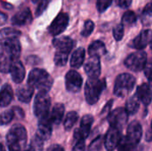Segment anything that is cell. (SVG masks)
Masks as SVG:
<instances>
[{"mask_svg": "<svg viewBox=\"0 0 152 151\" xmlns=\"http://www.w3.org/2000/svg\"><path fill=\"white\" fill-rule=\"evenodd\" d=\"M51 107V98L46 92H39L34 101V114L37 117L41 118L49 114Z\"/></svg>", "mask_w": 152, "mask_h": 151, "instance_id": "cell-6", "label": "cell"}, {"mask_svg": "<svg viewBox=\"0 0 152 151\" xmlns=\"http://www.w3.org/2000/svg\"><path fill=\"white\" fill-rule=\"evenodd\" d=\"M75 145L72 149V151H85L86 150V143L85 139L79 138L75 140Z\"/></svg>", "mask_w": 152, "mask_h": 151, "instance_id": "cell-39", "label": "cell"}, {"mask_svg": "<svg viewBox=\"0 0 152 151\" xmlns=\"http://www.w3.org/2000/svg\"><path fill=\"white\" fill-rule=\"evenodd\" d=\"M136 80L134 76L128 73H123L117 77L114 85V94L123 98L126 96L135 86Z\"/></svg>", "mask_w": 152, "mask_h": 151, "instance_id": "cell-4", "label": "cell"}, {"mask_svg": "<svg viewBox=\"0 0 152 151\" xmlns=\"http://www.w3.org/2000/svg\"><path fill=\"white\" fill-rule=\"evenodd\" d=\"M38 1H39V0H32V2H33V3H37Z\"/></svg>", "mask_w": 152, "mask_h": 151, "instance_id": "cell-48", "label": "cell"}, {"mask_svg": "<svg viewBox=\"0 0 152 151\" xmlns=\"http://www.w3.org/2000/svg\"><path fill=\"white\" fill-rule=\"evenodd\" d=\"M94 120V117L92 115H85L81 118L79 128L75 130L74 136H73L74 140H77V139H79V138L86 139L90 133Z\"/></svg>", "mask_w": 152, "mask_h": 151, "instance_id": "cell-12", "label": "cell"}, {"mask_svg": "<svg viewBox=\"0 0 152 151\" xmlns=\"http://www.w3.org/2000/svg\"><path fill=\"white\" fill-rule=\"evenodd\" d=\"M13 99V91L9 84H4L0 89V107H7Z\"/></svg>", "mask_w": 152, "mask_h": 151, "instance_id": "cell-21", "label": "cell"}, {"mask_svg": "<svg viewBox=\"0 0 152 151\" xmlns=\"http://www.w3.org/2000/svg\"><path fill=\"white\" fill-rule=\"evenodd\" d=\"M146 63H147V54L145 52L142 50H138L131 53L130 55L127 56V58L124 61L125 66L128 69L134 72H139L144 69Z\"/></svg>", "mask_w": 152, "mask_h": 151, "instance_id": "cell-5", "label": "cell"}, {"mask_svg": "<svg viewBox=\"0 0 152 151\" xmlns=\"http://www.w3.org/2000/svg\"><path fill=\"white\" fill-rule=\"evenodd\" d=\"M27 130L19 124L11 127L6 135V143L9 151H24L27 144Z\"/></svg>", "mask_w": 152, "mask_h": 151, "instance_id": "cell-1", "label": "cell"}, {"mask_svg": "<svg viewBox=\"0 0 152 151\" xmlns=\"http://www.w3.org/2000/svg\"><path fill=\"white\" fill-rule=\"evenodd\" d=\"M43 144H44V141H42L37 135H35V137L32 140V142L30 143V146L36 151H42Z\"/></svg>", "mask_w": 152, "mask_h": 151, "instance_id": "cell-38", "label": "cell"}, {"mask_svg": "<svg viewBox=\"0 0 152 151\" xmlns=\"http://www.w3.org/2000/svg\"><path fill=\"white\" fill-rule=\"evenodd\" d=\"M151 4L149 3V4L145 6L143 12H142V24L145 25V26H150V25L151 24Z\"/></svg>", "mask_w": 152, "mask_h": 151, "instance_id": "cell-30", "label": "cell"}, {"mask_svg": "<svg viewBox=\"0 0 152 151\" xmlns=\"http://www.w3.org/2000/svg\"><path fill=\"white\" fill-rule=\"evenodd\" d=\"M53 45L55 47L56 52L69 54L74 46V41L69 36H61L53 40Z\"/></svg>", "mask_w": 152, "mask_h": 151, "instance_id": "cell-18", "label": "cell"}, {"mask_svg": "<svg viewBox=\"0 0 152 151\" xmlns=\"http://www.w3.org/2000/svg\"><path fill=\"white\" fill-rule=\"evenodd\" d=\"M135 96L144 106H149L151 102V87L150 83H144L138 86Z\"/></svg>", "mask_w": 152, "mask_h": 151, "instance_id": "cell-19", "label": "cell"}, {"mask_svg": "<svg viewBox=\"0 0 152 151\" xmlns=\"http://www.w3.org/2000/svg\"><path fill=\"white\" fill-rule=\"evenodd\" d=\"M85 57H86V51L83 47H79L76 49L71 55L70 66L73 69H79L84 63Z\"/></svg>", "mask_w": 152, "mask_h": 151, "instance_id": "cell-24", "label": "cell"}, {"mask_svg": "<svg viewBox=\"0 0 152 151\" xmlns=\"http://www.w3.org/2000/svg\"><path fill=\"white\" fill-rule=\"evenodd\" d=\"M102 143H103V139L100 135L97 138H95L89 145L88 150L87 151H102Z\"/></svg>", "mask_w": 152, "mask_h": 151, "instance_id": "cell-33", "label": "cell"}, {"mask_svg": "<svg viewBox=\"0 0 152 151\" xmlns=\"http://www.w3.org/2000/svg\"><path fill=\"white\" fill-rule=\"evenodd\" d=\"M53 80L51 75L43 69H33L28 77V85L34 89H37L39 92L48 93L52 88Z\"/></svg>", "mask_w": 152, "mask_h": 151, "instance_id": "cell-2", "label": "cell"}, {"mask_svg": "<svg viewBox=\"0 0 152 151\" xmlns=\"http://www.w3.org/2000/svg\"><path fill=\"white\" fill-rule=\"evenodd\" d=\"M113 0H97L96 2V7L99 12H105L112 4Z\"/></svg>", "mask_w": 152, "mask_h": 151, "instance_id": "cell-36", "label": "cell"}, {"mask_svg": "<svg viewBox=\"0 0 152 151\" xmlns=\"http://www.w3.org/2000/svg\"><path fill=\"white\" fill-rule=\"evenodd\" d=\"M69 18L67 13L60 12L53 19L51 25L49 26V28H48L49 33L53 36L60 35L67 28V27L69 25Z\"/></svg>", "mask_w": 152, "mask_h": 151, "instance_id": "cell-7", "label": "cell"}, {"mask_svg": "<svg viewBox=\"0 0 152 151\" xmlns=\"http://www.w3.org/2000/svg\"><path fill=\"white\" fill-rule=\"evenodd\" d=\"M68 58H69V54L68 53L56 52L55 55H54V63L57 66L62 67V66L66 65V63L68 61Z\"/></svg>", "mask_w": 152, "mask_h": 151, "instance_id": "cell-32", "label": "cell"}, {"mask_svg": "<svg viewBox=\"0 0 152 151\" xmlns=\"http://www.w3.org/2000/svg\"><path fill=\"white\" fill-rule=\"evenodd\" d=\"M142 137V125L138 121H133L127 127L126 135L124 137V139L135 146H138L140 143V141Z\"/></svg>", "mask_w": 152, "mask_h": 151, "instance_id": "cell-11", "label": "cell"}, {"mask_svg": "<svg viewBox=\"0 0 152 151\" xmlns=\"http://www.w3.org/2000/svg\"><path fill=\"white\" fill-rule=\"evenodd\" d=\"M24 151H36V150H35L31 146H29V148H28V150H24Z\"/></svg>", "mask_w": 152, "mask_h": 151, "instance_id": "cell-46", "label": "cell"}, {"mask_svg": "<svg viewBox=\"0 0 152 151\" xmlns=\"http://www.w3.org/2000/svg\"><path fill=\"white\" fill-rule=\"evenodd\" d=\"M115 4L120 8H128L132 4V0H113Z\"/></svg>", "mask_w": 152, "mask_h": 151, "instance_id": "cell-40", "label": "cell"}, {"mask_svg": "<svg viewBox=\"0 0 152 151\" xmlns=\"http://www.w3.org/2000/svg\"><path fill=\"white\" fill-rule=\"evenodd\" d=\"M12 24L14 26H23L32 21V15L29 8L25 7L17 12L11 20Z\"/></svg>", "mask_w": 152, "mask_h": 151, "instance_id": "cell-17", "label": "cell"}, {"mask_svg": "<svg viewBox=\"0 0 152 151\" xmlns=\"http://www.w3.org/2000/svg\"><path fill=\"white\" fill-rule=\"evenodd\" d=\"M9 72L11 73L12 79L14 83L20 84L23 81L25 77V69L20 61H14L10 68Z\"/></svg>", "mask_w": 152, "mask_h": 151, "instance_id": "cell-20", "label": "cell"}, {"mask_svg": "<svg viewBox=\"0 0 152 151\" xmlns=\"http://www.w3.org/2000/svg\"><path fill=\"white\" fill-rule=\"evenodd\" d=\"M0 151H5V150H4V147L0 143Z\"/></svg>", "mask_w": 152, "mask_h": 151, "instance_id": "cell-47", "label": "cell"}, {"mask_svg": "<svg viewBox=\"0 0 152 151\" xmlns=\"http://www.w3.org/2000/svg\"><path fill=\"white\" fill-rule=\"evenodd\" d=\"M52 123L49 118V114L45 117H43L39 118L38 121V127L37 134L42 141H48L51 138L52 135Z\"/></svg>", "mask_w": 152, "mask_h": 151, "instance_id": "cell-13", "label": "cell"}, {"mask_svg": "<svg viewBox=\"0 0 152 151\" xmlns=\"http://www.w3.org/2000/svg\"><path fill=\"white\" fill-rule=\"evenodd\" d=\"M12 111H13L14 116H15V115H17V117H20V118H21V117H24V113H23L22 109H21L20 108H19V107H13Z\"/></svg>", "mask_w": 152, "mask_h": 151, "instance_id": "cell-42", "label": "cell"}, {"mask_svg": "<svg viewBox=\"0 0 152 151\" xmlns=\"http://www.w3.org/2000/svg\"><path fill=\"white\" fill-rule=\"evenodd\" d=\"M124 33H125L124 25L122 23L121 24H118L117 26L114 27V28H113V36H114V38L117 41H120L123 38Z\"/></svg>", "mask_w": 152, "mask_h": 151, "instance_id": "cell-35", "label": "cell"}, {"mask_svg": "<svg viewBox=\"0 0 152 151\" xmlns=\"http://www.w3.org/2000/svg\"><path fill=\"white\" fill-rule=\"evenodd\" d=\"M0 84H1V78H0Z\"/></svg>", "mask_w": 152, "mask_h": 151, "instance_id": "cell-49", "label": "cell"}, {"mask_svg": "<svg viewBox=\"0 0 152 151\" xmlns=\"http://www.w3.org/2000/svg\"><path fill=\"white\" fill-rule=\"evenodd\" d=\"M13 61L12 54L7 47L0 42V72L8 73Z\"/></svg>", "mask_w": 152, "mask_h": 151, "instance_id": "cell-16", "label": "cell"}, {"mask_svg": "<svg viewBox=\"0 0 152 151\" xmlns=\"http://www.w3.org/2000/svg\"><path fill=\"white\" fill-rule=\"evenodd\" d=\"M106 53H107L106 46H105L104 43L100 40L93 42L88 47V53L90 56L101 57V56L104 55Z\"/></svg>", "mask_w": 152, "mask_h": 151, "instance_id": "cell-25", "label": "cell"}, {"mask_svg": "<svg viewBox=\"0 0 152 151\" xmlns=\"http://www.w3.org/2000/svg\"><path fill=\"white\" fill-rule=\"evenodd\" d=\"M151 36L152 33L151 29H143L132 41V43H130V46L136 50H142L151 43Z\"/></svg>", "mask_w": 152, "mask_h": 151, "instance_id": "cell-15", "label": "cell"}, {"mask_svg": "<svg viewBox=\"0 0 152 151\" xmlns=\"http://www.w3.org/2000/svg\"><path fill=\"white\" fill-rule=\"evenodd\" d=\"M112 103H113V101H112V100L110 101L105 105L104 109H103L102 111V113H105V112H109V113H110V108H111V106H112Z\"/></svg>", "mask_w": 152, "mask_h": 151, "instance_id": "cell-44", "label": "cell"}, {"mask_svg": "<svg viewBox=\"0 0 152 151\" xmlns=\"http://www.w3.org/2000/svg\"><path fill=\"white\" fill-rule=\"evenodd\" d=\"M13 117H14V114L12 109H8L4 111L3 113L0 114V125H4L9 124Z\"/></svg>", "mask_w": 152, "mask_h": 151, "instance_id": "cell-31", "label": "cell"}, {"mask_svg": "<svg viewBox=\"0 0 152 151\" xmlns=\"http://www.w3.org/2000/svg\"><path fill=\"white\" fill-rule=\"evenodd\" d=\"M21 32L20 30L14 29L12 28H4L3 29H0V42L4 40L19 38Z\"/></svg>", "mask_w": 152, "mask_h": 151, "instance_id": "cell-26", "label": "cell"}, {"mask_svg": "<svg viewBox=\"0 0 152 151\" xmlns=\"http://www.w3.org/2000/svg\"><path fill=\"white\" fill-rule=\"evenodd\" d=\"M140 108V101L135 95L130 97L126 104V111L128 115H134L137 113Z\"/></svg>", "mask_w": 152, "mask_h": 151, "instance_id": "cell-27", "label": "cell"}, {"mask_svg": "<svg viewBox=\"0 0 152 151\" xmlns=\"http://www.w3.org/2000/svg\"><path fill=\"white\" fill-rule=\"evenodd\" d=\"M144 74H145V76H146V77L148 78V80H149V82L151 81V63H149V64H147L146 63V65H145V67H144Z\"/></svg>", "mask_w": 152, "mask_h": 151, "instance_id": "cell-41", "label": "cell"}, {"mask_svg": "<svg viewBox=\"0 0 152 151\" xmlns=\"http://www.w3.org/2000/svg\"><path fill=\"white\" fill-rule=\"evenodd\" d=\"M83 84L82 77L76 70H69L65 76L66 89L69 93H78L81 90Z\"/></svg>", "mask_w": 152, "mask_h": 151, "instance_id": "cell-10", "label": "cell"}, {"mask_svg": "<svg viewBox=\"0 0 152 151\" xmlns=\"http://www.w3.org/2000/svg\"><path fill=\"white\" fill-rule=\"evenodd\" d=\"M64 111H65V107L62 103H56L49 114V118L52 123V125H59L64 116Z\"/></svg>", "mask_w": 152, "mask_h": 151, "instance_id": "cell-22", "label": "cell"}, {"mask_svg": "<svg viewBox=\"0 0 152 151\" xmlns=\"http://www.w3.org/2000/svg\"><path fill=\"white\" fill-rule=\"evenodd\" d=\"M78 119V114L76 111H70L66 115L64 119V128L66 131H69L73 128Z\"/></svg>", "mask_w": 152, "mask_h": 151, "instance_id": "cell-28", "label": "cell"}, {"mask_svg": "<svg viewBox=\"0 0 152 151\" xmlns=\"http://www.w3.org/2000/svg\"><path fill=\"white\" fill-rule=\"evenodd\" d=\"M49 3H50V0H39L38 1L37 8L36 10V15L37 16H40L45 12V10L47 8Z\"/></svg>", "mask_w": 152, "mask_h": 151, "instance_id": "cell-37", "label": "cell"}, {"mask_svg": "<svg viewBox=\"0 0 152 151\" xmlns=\"http://www.w3.org/2000/svg\"><path fill=\"white\" fill-rule=\"evenodd\" d=\"M47 151H64L63 148L60 145H57V144H54V145H52L48 148Z\"/></svg>", "mask_w": 152, "mask_h": 151, "instance_id": "cell-43", "label": "cell"}, {"mask_svg": "<svg viewBox=\"0 0 152 151\" xmlns=\"http://www.w3.org/2000/svg\"><path fill=\"white\" fill-rule=\"evenodd\" d=\"M34 93V88L27 84L25 86H20L16 90V95L20 102L28 103Z\"/></svg>", "mask_w": 152, "mask_h": 151, "instance_id": "cell-23", "label": "cell"}, {"mask_svg": "<svg viewBox=\"0 0 152 151\" xmlns=\"http://www.w3.org/2000/svg\"><path fill=\"white\" fill-rule=\"evenodd\" d=\"M6 20H7V16L4 13H3L2 12H0V25L4 24L6 22Z\"/></svg>", "mask_w": 152, "mask_h": 151, "instance_id": "cell-45", "label": "cell"}, {"mask_svg": "<svg viewBox=\"0 0 152 151\" xmlns=\"http://www.w3.org/2000/svg\"><path fill=\"white\" fill-rule=\"evenodd\" d=\"M85 72L89 78H98L101 75V61L100 57L90 56L85 64Z\"/></svg>", "mask_w": 152, "mask_h": 151, "instance_id": "cell-14", "label": "cell"}, {"mask_svg": "<svg viewBox=\"0 0 152 151\" xmlns=\"http://www.w3.org/2000/svg\"><path fill=\"white\" fill-rule=\"evenodd\" d=\"M106 88V81L105 79H98V78H89L85 86V97L86 102L90 105L95 104L104 89Z\"/></svg>", "mask_w": 152, "mask_h": 151, "instance_id": "cell-3", "label": "cell"}, {"mask_svg": "<svg viewBox=\"0 0 152 151\" xmlns=\"http://www.w3.org/2000/svg\"><path fill=\"white\" fill-rule=\"evenodd\" d=\"M128 116L129 115L126 113L124 108H118L109 113L108 121L110 126H114L122 130L127 122Z\"/></svg>", "mask_w": 152, "mask_h": 151, "instance_id": "cell-8", "label": "cell"}, {"mask_svg": "<svg viewBox=\"0 0 152 151\" xmlns=\"http://www.w3.org/2000/svg\"><path fill=\"white\" fill-rule=\"evenodd\" d=\"M137 20V16L134 12L133 11H127L124 13L122 17V24L126 26H133L135 24Z\"/></svg>", "mask_w": 152, "mask_h": 151, "instance_id": "cell-29", "label": "cell"}, {"mask_svg": "<svg viewBox=\"0 0 152 151\" xmlns=\"http://www.w3.org/2000/svg\"><path fill=\"white\" fill-rule=\"evenodd\" d=\"M94 23L93 22V20H87L86 22H85V25H84V28L81 32V35L85 37L86 36H89L92 32L94 31Z\"/></svg>", "mask_w": 152, "mask_h": 151, "instance_id": "cell-34", "label": "cell"}, {"mask_svg": "<svg viewBox=\"0 0 152 151\" xmlns=\"http://www.w3.org/2000/svg\"><path fill=\"white\" fill-rule=\"evenodd\" d=\"M121 131L122 130H120L117 127L110 126V128L105 135V138L103 140L104 147L106 148L107 150L112 151L115 149H117V147L118 146V144L122 139Z\"/></svg>", "mask_w": 152, "mask_h": 151, "instance_id": "cell-9", "label": "cell"}]
</instances>
